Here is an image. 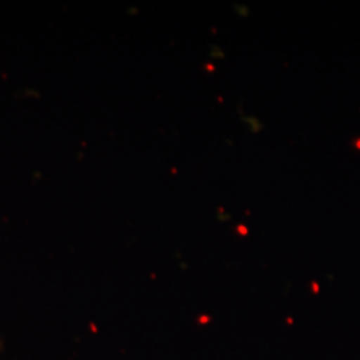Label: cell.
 Returning <instances> with one entry per match:
<instances>
[]
</instances>
